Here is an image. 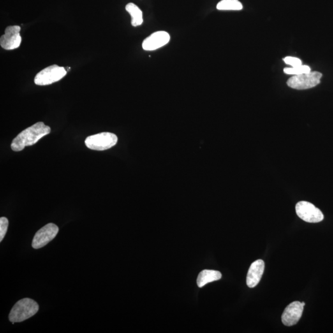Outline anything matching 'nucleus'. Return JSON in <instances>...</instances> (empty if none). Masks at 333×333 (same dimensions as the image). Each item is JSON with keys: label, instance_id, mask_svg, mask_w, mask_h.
<instances>
[{"label": "nucleus", "instance_id": "f257e3e1", "mask_svg": "<svg viewBox=\"0 0 333 333\" xmlns=\"http://www.w3.org/2000/svg\"><path fill=\"white\" fill-rule=\"evenodd\" d=\"M51 132L49 126L42 122H37L33 126L23 130L13 140L11 147L13 151L18 152L25 147L32 146Z\"/></svg>", "mask_w": 333, "mask_h": 333}, {"label": "nucleus", "instance_id": "f03ea898", "mask_svg": "<svg viewBox=\"0 0 333 333\" xmlns=\"http://www.w3.org/2000/svg\"><path fill=\"white\" fill-rule=\"evenodd\" d=\"M39 305L34 300L24 298L14 305L9 314V320L14 325L22 322L33 316L38 312Z\"/></svg>", "mask_w": 333, "mask_h": 333}, {"label": "nucleus", "instance_id": "7ed1b4c3", "mask_svg": "<svg viewBox=\"0 0 333 333\" xmlns=\"http://www.w3.org/2000/svg\"><path fill=\"white\" fill-rule=\"evenodd\" d=\"M117 141V136L115 134L103 132L88 136L85 143L90 149L105 151L116 145Z\"/></svg>", "mask_w": 333, "mask_h": 333}, {"label": "nucleus", "instance_id": "20e7f679", "mask_svg": "<svg viewBox=\"0 0 333 333\" xmlns=\"http://www.w3.org/2000/svg\"><path fill=\"white\" fill-rule=\"evenodd\" d=\"M322 74L319 72H310L309 73L294 75L287 82L288 86L296 90H307L316 87L320 83Z\"/></svg>", "mask_w": 333, "mask_h": 333}, {"label": "nucleus", "instance_id": "39448f33", "mask_svg": "<svg viewBox=\"0 0 333 333\" xmlns=\"http://www.w3.org/2000/svg\"><path fill=\"white\" fill-rule=\"evenodd\" d=\"M66 74L67 71L63 67L52 65L39 72L34 78V82L40 86L51 85L61 80Z\"/></svg>", "mask_w": 333, "mask_h": 333}, {"label": "nucleus", "instance_id": "423d86ee", "mask_svg": "<svg viewBox=\"0 0 333 333\" xmlns=\"http://www.w3.org/2000/svg\"><path fill=\"white\" fill-rule=\"evenodd\" d=\"M296 211L299 218L308 223H318L324 219L321 210L307 201L298 203L296 205Z\"/></svg>", "mask_w": 333, "mask_h": 333}, {"label": "nucleus", "instance_id": "0eeeda50", "mask_svg": "<svg viewBox=\"0 0 333 333\" xmlns=\"http://www.w3.org/2000/svg\"><path fill=\"white\" fill-rule=\"evenodd\" d=\"M58 232V226L55 223H50L44 226L35 235L32 240V247L38 249L46 246L56 237Z\"/></svg>", "mask_w": 333, "mask_h": 333}, {"label": "nucleus", "instance_id": "6e6552de", "mask_svg": "<svg viewBox=\"0 0 333 333\" xmlns=\"http://www.w3.org/2000/svg\"><path fill=\"white\" fill-rule=\"evenodd\" d=\"M20 27L18 25L6 27L4 34L0 38V45L6 50H12L19 47L22 38L20 35Z\"/></svg>", "mask_w": 333, "mask_h": 333}, {"label": "nucleus", "instance_id": "1a4fd4ad", "mask_svg": "<svg viewBox=\"0 0 333 333\" xmlns=\"http://www.w3.org/2000/svg\"><path fill=\"white\" fill-rule=\"evenodd\" d=\"M304 307L302 303L299 301L291 303L282 314L281 320L284 325L291 327L297 324L301 318Z\"/></svg>", "mask_w": 333, "mask_h": 333}, {"label": "nucleus", "instance_id": "9d476101", "mask_svg": "<svg viewBox=\"0 0 333 333\" xmlns=\"http://www.w3.org/2000/svg\"><path fill=\"white\" fill-rule=\"evenodd\" d=\"M170 35L165 31H158L147 37L142 44L143 50L154 51L165 46L169 42Z\"/></svg>", "mask_w": 333, "mask_h": 333}, {"label": "nucleus", "instance_id": "9b49d317", "mask_svg": "<svg viewBox=\"0 0 333 333\" xmlns=\"http://www.w3.org/2000/svg\"><path fill=\"white\" fill-rule=\"evenodd\" d=\"M265 263L263 260L259 259L254 262L247 273L246 283L247 286L253 288L256 287L262 278L263 272H264Z\"/></svg>", "mask_w": 333, "mask_h": 333}, {"label": "nucleus", "instance_id": "f8f14e48", "mask_svg": "<svg viewBox=\"0 0 333 333\" xmlns=\"http://www.w3.org/2000/svg\"><path fill=\"white\" fill-rule=\"evenodd\" d=\"M222 278V274L219 271L213 270H204L200 273L197 278L199 288H203L205 284L211 282L219 280Z\"/></svg>", "mask_w": 333, "mask_h": 333}, {"label": "nucleus", "instance_id": "ddd939ff", "mask_svg": "<svg viewBox=\"0 0 333 333\" xmlns=\"http://www.w3.org/2000/svg\"><path fill=\"white\" fill-rule=\"evenodd\" d=\"M127 12L131 17V25L133 27H138L143 24V13L142 10L136 4L133 3L127 4L126 6Z\"/></svg>", "mask_w": 333, "mask_h": 333}, {"label": "nucleus", "instance_id": "4468645a", "mask_svg": "<svg viewBox=\"0 0 333 333\" xmlns=\"http://www.w3.org/2000/svg\"><path fill=\"white\" fill-rule=\"evenodd\" d=\"M242 8L238 0H222L217 5V9L222 11H240Z\"/></svg>", "mask_w": 333, "mask_h": 333}, {"label": "nucleus", "instance_id": "2eb2a0df", "mask_svg": "<svg viewBox=\"0 0 333 333\" xmlns=\"http://www.w3.org/2000/svg\"><path fill=\"white\" fill-rule=\"evenodd\" d=\"M311 71V69L308 66H304V65H301V66L297 67H293V68H285L284 69V73L286 74H289V75H300L302 74L309 73Z\"/></svg>", "mask_w": 333, "mask_h": 333}, {"label": "nucleus", "instance_id": "dca6fc26", "mask_svg": "<svg viewBox=\"0 0 333 333\" xmlns=\"http://www.w3.org/2000/svg\"><path fill=\"white\" fill-rule=\"evenodd\" d=\"M9 221L6 217H2L0 218V242L4 239L8 230Z\"/></svg>", "mask_w": 333, "mask_h": 333}, {"label": "nucleus", "instance_id": "f3484780", "mask_svg": "<svg viewBox=\"0 0 333 333\" xmlns=\"http://www.w3.org/2000/svg\"><path fill=\"white\" fill-rule=\"evenodd\" d=\"M283 61L286 64L290 65L292 67H297L302 65L301 60L297 57L288 56L284 57Z\"/></svg>", "mask_w": 333, "mask_h": 333}]
</instances>
